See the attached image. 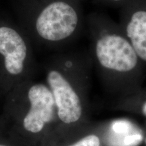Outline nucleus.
I'll list each match as a JSON object with an SVG mask.
<instances>
[{"label": "nucleus", "mask_w": 146, "mask_h": 146, "mask_svg": "<svg viewBox=\"0 0 146 146\" xmlns=\"http://www.w3.org/2000/svg\"><path fill=\"white\" fill-rule=\"evenodd\" d=\"M3 98L0 117L25 146H40L59 123L54 96L46 83L29 80Z\"/></svg>", "instance_id": "nucleus-2"}, {"label": "nucleus", "mask_w": 146, "mask_h": 146, "mask_svg": "<svg viewBox=\"0 0 146 146\" xmlns=\"http://www.w3.org/2000/svg\"><path fill=\"white\" fill-rule=\"evenodd\" d=\"M34 46L14 19L0 13V98L34 79L37 64Z\"/></svg>", "instance_id": "nucleus-4"}, {"label": "nucleus", "mask_w": 146, "mask_h": 146, "mask_svg": "<svg viewBox=\"0 0 146 146\" xmlns=\"http://www.w3.org/2000/svg\"><path fill=\"white\" fill-rule=\"evenodd\" d=\"M14 20L34 47L67 50L78 39L86 19L79 0H10Z\"/></svg>", "instance_id": "nucleus-1"}, {"label": "nucleus", "mask_w": 146, "mask_h": 146, "mask_svg": "<svg viewBox=\"0 0 146 146\" xmlns=\"http://www.w3.org/2000/svg\"><path fill=\"white\" fill-rule=\"evenodd\" d=\"M0 146H25L9 131L0 117Z\"/></svg>", "instance_id": "nucleus-8"}, {"label": "nucleus", "mask_w": 146, "mask_h": 146, "mask_svg": "<svg viewBox=\"0 0 146 146\" xmlns=\"http://www.w3.org/2000/svg\"><path fill=\"white\" fill-rule=\"evenodd\" d=\"M86 24L91 52L102 70L124 74L135 68L139 57L120 27L97 14L87 16Z\"/></svg>", "instance_id": "nucleus-5"}, {"label": "nucleus", "mask_w": 146, "mask_h": 146, "mask_svg": "<svg viewBox=\"0 0 146 146\" xmlns=\"http://www.w3.org/2000/svg\"><path fill=\"white\" fill-rule=\"evenodd\" d=\"M75 127L57 125L40 146H100L101 141L95 134L75 139Z\"/></svg>", "instance_id": "nucleus-7"}, {"label": "nucleus", "mask_w": 146, "mask_h": 146, "mask_svg": "<svg viewBox=\"0 0 146 146\" xmlns=\"http://www.w3.org/2000/svg\"><path fill=\"white\" fill-rule=\"evenodd\" d=\"M120 28L139 58L146 61V8L126 12Z\"/></svg>", "instance_id": "nucleus-6"}, {"label": "nucleus", "mask_w": 146, "mask_h": 146, "mask_svg": "<svg viewBox=\"0 0 146 146\" xmlns=\"http://www.w3.org/2000/svg\"><path fill=\"white\" fill-rule=\"evenodd\" d=\"M142 111H143V113L146 116V102L144 104L143 106V108H142Z\"/></svg>", "instance_id": "nucleus-9"}, {"label": "nucleus", "mask_w": 146, "mask_h": 146, "mask_svg": "<svg viewBox=\"0 0 146 146\" xmlns=\"http://www.w3.org/2000/svg\"><path fill=\"white\" fill-rule=\"evenodd\" d=\"M45 83L56 103L58 125H79L84 114L83 94L87 84L86 58L75 50L54 52L43 64Z\"/></svg>", "instance_id": "nucleus-3"}, {"label": "nucleus", "mask_w": 146, "mask_h": 146, "mask_svg": "<svg viewBox=\"0 0 146 146\" xmlns=\"http://www.w3.org/2000/svg\"><path fill=\"white\" fill-rule=\"evenodd\" d=\"M145 143H146V139H145Z\"/></svg>", "instance_id": "nucleus-10"}, {"label": "nucleus", "mask_w": 146, "mask_h": 146, "mask_svg": "<svg viewBox=\"0 0 146 146\" xmlns=\"http://www.w3.org/2000/svg\"><path fill=\"white\" fill-rule=\"evenodd\" d=\"M79 1H81V0H79Z\"/></svg>", "instance_id": "nucleus-11"}]
</instances>
